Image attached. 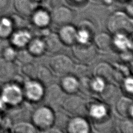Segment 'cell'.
Instances as JSON below:
<instances>
[{
	"label": "cell",
	"mask_w": 133,
	"mask_h": 133,
	"mask_svg": "<svg viewBox=\"0 0 133 133\" xmlns=\"http://www.w3.org/2000/svg\"><path fill=\"white\" fill-rule=\"evenodd\" d=\"M106 28L112 34L119 33L131 34L133 31L132 19L125 11H116L108 17Z\"/></svg>",
	"instance_id": "1"
},
{
	"label": "cell",
	"mask_w": 133,
	"mask_h": 133,
	"mask_svg": "<svg viewBox=\"0 0 133 133\" xmlns=\"http://www.w3.org/2000/svg\"><path fill=\"white\" fill-rule=\"evenodd\" d=\"M0 98L6 106L21 104L24 99L22 85L15 81L6 82L0 89Z\"/></svg>",
	"instance_id": "2"
},
{
	"label": "cell",
	"mask_w": 133,
	"mask_h": 133,
	"mask_svg": "<svg viewBox=\"0 0 133 133\" xmlns=\"http://www.w3.org/2000/svg\"><path fill=\"white\" fill-rule=\"evenodd\" d=\"M31 120L37 130L45 132L55 124V111L46 105L39 107L33 112Z\"/></svg>",
	"instance_id": "3"
},
{
	"label": "cell",
	"mask_w": 133,
	"mask_h": 133,
	"mask_svg": "<svg viewBox=\"0 0 133 133\" xmlns=\"http://www.w3.org/2000/svg\"><path fill=\"white\" fill-rule=\"evenodd\" d=\"M66 95L61 88L59 84H50L45 89L43 100L45 105L51 108L54 111L58 110L66 96Z\"/></svg>",
	"instance_id": "4"
},
{
	"label": "cell",
	"mask_w": 133,
	"mask_h": 133,
	"mask_svg": "<svg viewBox=\"0 0 133 133\" xmlns=\"http://www.w3.org/2000/svg\"><path fill=\"white\" fill-rule=\"evenodd\" d=\"M68 95L61 105L65 112L74 116H83L87 114V102L82 97L76 94Z\"/></svg>",
	"instance_id": "5"
},
{
	"label": "cell",
	"mask_w": 133,
	"mask_h": 133,
	"mask_svg": "<svg viewBox=\"0 0 133 133\" xmlns=\"http://www.w3.org/2000/svg\"><path fill=\"white\" fill-rule=\"evenodd\" d=\"M45 89V86L35 79H29L22 84L24 99L33 103L38 102L43 100Z\"/></svg>",
	"instance_id": "6"
},
{
	"label": "cell",
	"mask_w": 133,
	"mask_h": 133,
	"mask_svg": "<svg viewBox=\"0 0 133 133\" xmlns=\"http://www.w3.org/2000/svg\"><path fill=\"white\" fill-rule=\"evenodd\" d=\"M49 65L55 74L63 76L71 73L74 63L68 56L57 53L50 58Z\"/></svg>",
	"instance_id": "7"
},
{
	"label": "cell",
	"mask_w": 133,
	"mask_h": 133,
	"mask_svg": "<svg viewBox=\"0 0 133 133\" xmlns=\"http://www.w3.org/2000/svg\"><path fill=\"white\" fill-rule=\"evenodd\" d=\"M71 47L72 55L81 63H89L95 59L97 55L96 48L92 43L86 44L75 43Z\"/></svg>",
	"instance_id": "8"
},
{
	"label": "cell",
	"mask_w": 133,
	"mask_h": 133,
	"mask_svg": "<svg viewBox=\"0 0 133 133\" xmlns=\"http://www.w3.org/2000/svg\"><path fill=\"white\" fill-rule=\"evenodd\" d=\"M87 114L92 123L103 121L112 116L108 104L97 100L87 102Z\"/></svg>",
	"instance_id": "9"
},
{
	"label": "cell",
	"mask_w": 133,
	"mask_h": 133,
	"mask_svg": "<svg viewBox=\"0 0 133 133\" xmlns=\"http://www.w3.org/2000/svg\"><path fill=\"white\" fill-rule=\"evenodd\" d=\"M50 14L51 22L60 26L71 24L74 18L73 11L64 5L55 6Z\"/></svg>",
	"instance_id": "10"
},
{
	"label": "cell",
	"mask_w": 133,
	"mask_h": 133,
	"mask_svg": "<svg viewBox=\"0 0 133 133\" xmlns=\"http://www.w3.org/2000/svg\"><path fill=\"white\" fill-rule=\"evenodd\" d=\"M95 33L96 29L91 21L87 19L82 20L77 28L76 43L82 44L91 43Z\"/></svg>",
	"instance_id": "11"
},
{
	"label": "cell",
	"mask_w": 133,
	"mask_h": 133,
	"mask_svg": "<svg viewBox=\"0 0 133 133\" xmlns=\"http://www.w3.org/2000/svg\"><path fill=\"white\" fill-rule=\"evenodd\" d=\"M32 37L31 33L26 28L17 29L12 32L9 37V43L10 45L18 49L26 48Z\"/></svg>",
	"instance_id": "12"
},
{
	"label": "cell",
	"mask_w": 133,
	"mask_h": 133,
	"mask_svg": "<svg viewBox=\"0 0 133 133\" xmlns=\"http://www.w3.org/2000/svg\"><path fill=\"white\" fill-rule=\"evenodd\" d=\"M90 130L89 122L83 116H74L66 125V131L69 133H89Z\"/></svg>",
	"instance_id": "13"
},
{
	"label": "cell",
	"mask_w": 133,
	"mask_h": 133,
	"mask_svg": "<svg viewBox=\"0 0 133 133\" xmlns=\"http://www.w3.org/2000/svg\"><path fill=\"white\" fill-rule=\"evenodd\" d=\"M115 109L119 116L132 119L133 102L132 98L126 96L119 97L115 102Z\"/></svg>",
	"instance_id": "14"
},
{
	"label": "cell",
	"mask_w": 133,
	"mask_h": 133,
	"mask_svg": "<svg viewBox=\"0 0 133 133\" xmlns=\"http://www.w3.org/2000/svg\"><path fill=\"white\" fill-rule=\"evenodd\" d=\"M77 28L71 24L61 26L58 35L64 45L71 46L76 42Z\"/></svg>",
	"instance_id": "15"
},
{
	"label": "cell",
	"mask_w": 133,
	"mask_h": 133,
	"mask_svg": "<svg viewBox=\"0 0 133 133\" xmlns=\"http://www.w3.org/2000/svg\"><path fill=\"white\" fill-rule=\"evenodd\" d=\"M16 11L23 17L31 16L38 8V3L34 0H14Z\"/></svg>",
	"instance_id": "16"
},
{
	"label": "cell",
	"mask_w": 133,
	"mask_h": 133,
	"mask_svg": "<svg viewBox=\"0 0 133 133\" xmlns=\"http://www.w3.org/2000/svg\"><path fill=\"white\" fill-rule=\"evenodd\" d=\"M30 17L33 24L38 29L47 28L51 22L50 14L43 8H38Z\"/></svg>",
	"instance_id": "17"
},
{
	"label": "cell",
	"mask_w": 133,
	"mask_h": 133,
	"mask_svg": "<svg viewBox=\"0 0 133 133\" xmlns=\"http://www.w3.org/2000/svg\"><path fill=\"white\" fill-rule=\"evenodd\" d=\"M129 35L119 33L113 34L112 47H114L119 52L132 50V41Z\"/></svg>",
	"instance_id": "18"
},
{
	"label": "cell",
	"mask_w": 133,
	"mask_h": 133,
	"mask_svg": "<svg viewBox=\"0 0 133 133\" xmlns=\"http://www.w3.org/2000/svg\"><path fill=\"white\" fill-rule=\"evenodd\" d=\"M44 40L46 51L51 54H57L63 48V44L60 39L58 34L54 32H48L42 37Z\"/></svg>",
	"instance_id": "19"
},
{
	"label": "cell",
	"mask_w": 133,
	"mask_h": 133,
	"mask_svg": "<svg viewBox=\"0 0 133 133\" xmlns=\"http://www.w3.org/2000/svg\"><path fill=\"white\" fill-rule=\"evenodd\" d=\"M17 67L14 61H8L0 58V80L5 82L11 81L17 75Z\"/></svg>",
	"instance_id": "20"
},
{
	"label": "cell",
	"mask_w": 133,
	"mask_h": 133,
	"mask_svg": "<svg viewBox=\"0 0 133 133\" xmlns=\"http://www.w3.org/2000/svg\"><path fill=\"white\" fill-rule=\"evenodd\" d=\"M94 76L102 78L106 83H113L114 68L106 62L98 63L94 69Z\"/></svg>",
	"instance_id": "21"
},
{
	"label": "cell",
	"mask_w": 133,
	"mask_h": 133,
	"mask_svg": "<svg viewBox=\"0 0 133 133\" xmlns=\"http://www.w3.org/2000/svg\"><path fill=\"white\" fill-rule=\"evenodd\" d=\"M102 101L108 105L115 103L119 98V91L113 83H107L103 90L98 94Z\"/></svg>",
	"instance_id": "22"
},
{
	"label": "cell",
	"mask_w": 133,
	"mask_h": 133,
	"mask_svg": "<svg viewBox=\"0 0 133 133\" xmlns=\"http://www.w3.org/2000/svg\"><path fill=\"white\" fill-rule=\"evenodd\" d=\"M92 40L96 49L103 52H109L112 47V36L106 32L96 34Z\"/></svg>",
	"instance_id": "23"
},
{
	"label": "cell",
	"mask_w": 133,
	"mask_h": 133,
	"mask_svg": "<svg viewBox=\"0 0 133 133\" xmlns=\"http://www.w3.org/2000/svg\"><path fill=\"white\" fill-rule=\"evenodd\" d=\"M59 85L66 95L76 94L78 90V79L70 74L63 75Z\"/></svg>",
	"instance_id": "24"
},
{
	"label": "cell",
	"mask_w": 133,
	"mask_h": 133,
	"mask_svg": "<svg viewBox=\"0 0 133 133\" xmlns=\"http://www.w3.org/2000/svg\"><path fill=\"white\" fill-rule=\"evenodd\" d=\"M26 48L34 57H41L46 52L43 39L38 37H32L28 43Z\"/></svg>",
	"instance_id": "25"
},
{
	"label": "cell",
	"mask_w": 133,
	"mask_h": 133,
	"mask_svg": "<svg viewBox=\"0 0 133 133\" xmlns=\"http://www.w3.org/2000/svg\"><path fill=\"white\" fill-rule=\"evenodd\" d=\"M14 29V25L10 16L0 17V39L9 38Z\"/></svg>",
	"instance_id": "26"
},
{
	"label": "cell",
	"mask_w": 133,
	"mask_h": 133,
	"mask_svg": "<svg viewBox=\"0 0 133 133\" xmlns=\"http://www.w3.org/2000/svg\"><path fill=\"white\" fill-rule=\"evenodd\" d=\"M36 79L44 86L50 84L53 79L51 71L44 65H39L36 69Z\"/></svg>",
	"instance_id": "27"
},
{
	"label": "cell",
	"mask_w": 133,
	"mask_h": 133,
	"mask_svg": "<svg viewBox=\"0 0 133 133\" xmlns=\"http://www.w3.org/2000/svg\"><path fill=\"white\" fill-rule=\"evenodd\" d=\"M11 131L16 133H35L37 131V130L32 123L22 121L12 126Z\"/></svg>",
	"instance_id": "28"
},
{
	"label": "cell",
	"mask_w": 133,
	"mask_h": 133,
	"mask_svg": "<svg viewBox=\"0 0 133 133\" xmlns=\"http://www.w3.org/2000/svg\"><path fill=\"white\" fill-rule=\"evenodd\" d=\"M94 129L98 132H109L114 127V120L112 116L103 121L92 123Z\"/></svg>",
	"instance_id": "29"
},
{
	"label": "cell",
	"mask_w": 133,
	"mask_h": 133,
	"mask_svg": "<svg viewBox=\"0 0 133 133\" xmlns=\"http://www.w3.org/2000/svg\"><path fill=\"white\" fill-rule=\"evenodd\" d=\"M91 77L88 75L78 78V90L84 95L92 96L95 93L91 87Z\"/></svg>",
	"instance_id": "30"
},
{
	"label": "cell",
	"mask_w": 133,
	"mask_h": 133,
	"mask_svg": "<svg viewBox=\"0 0 133 133\" xmlns=\"http://www.w3.org/2000/svg\"><path fill=\"white\" fill-rule=\"evenodd\" d=\"M33 58L34 57L30 54L26 48L19 49V50L17 51L16 60L23 64L32 62Z\"/></svg>",
	"instance_id": "31"
},
{
	"label": "cell",
	"mask_w": 133,
	"mask_h": 133,
	"mask_svg": "<svg viewBox=\"0 0 133 133\" xmlns=\"http://www.w3.org/2000/svg\"><path fill=\"white\" fill-rule=\"evenodd\" d=\"M17 51L11 45H7L1 52L2 58L6 61L13 62L16 59Z\"/></svg>",
	"instance_id": "32"
},
{
	"label": "cell",
	"mask_w": 133,
	"mask_h": 133,
	"mask_svg": "<svg viewBox=\"0 0 133 133\" xmlns=\"http://www.w3.org/2000/svg\"><path fill=\"white\" fill-rule=\"evenodd\" d=\"M88 67L87 64L79 62L78 64H74L71 73L78 79L88 75Z\"/></svg>",
	"instance_id": "33"
},
{
	"label": "cell",
	"mask_w": 133,
	"mask_h": 133,
	"mask_svg": "<svg viewBox=\"0 0 133 133\" xmlns=\"http://www.w3.org/2000/svg\"><path fill=\"white\" fill-rule=\"evenodd\" d=\"M106 82L101 78L94 76V77L91 78V87L94 93L99 94L104 88Z\"/></svg>",
	"instance_id": "34"
},
{
	"label": "cell",
	"mask_w": 133,
	"mask_h": 133,
	"mask_svg": "<svg viewBox=\"0 0 133 133\" xmlns=\"http://www.w3.org/2000/svg\"><path fill=\"white\" fill-rule=\"evenodd\" d=\"M118 129L122 133H132L133 123L132 119L130 118H125L121 120L118 126Z\"/></svg>",
	"instance_id": "35"
},
{
	"label": "cell",
	"mask_w": 133,
	"mask_h": 133,
	"mask_svg": "<svg viewBox=\"0 0 133 133\" xmlns=\"http://www.w3.org/2000/svg\"><path fill=\"white\" fill-rule=\"evenodd\" d=\"M36 69L37 68L32 62L28 63L23 64L21 68V72L29 79H36Z\"/></svg>",
	"instance_id": "36"
},
{
	"label": "cell",
	"mask_w": 133,
	"mask_h": 133,
	"mask_svg": "<svg viewBox=\"0 0 133 133\" xmlns=\"http://www.w3.org/2000/svg\"><path fill=\"white\" fill-rule=\"evenodd\" d=\"M123 90L128 96L131 97L133 93V79L131 75L126 76L121 83Z\"/></svg>",
	"instance_id": "37"
},
{
	"label": "cell",
	"mask_w": 133,
	"mask_h": 133,
	"mask_svg": "<svg viewBox=\"0 0 133 133\" xmlns=\"http://www.w3.org/2000/svg\"><path fill=\"white\" fill-rule=\"evenodd\" d=\"M14 25L15 29L17 28V29L20 28H26V23L25 20L23 18V16H21L20 15H12L10 16Z\"/></svg>",
	"instance_id": "38"
},
{
	"label": "cell",
	"mask_w": 133,
	"mask_h": 133,
	"mask_svg": "<svg viewBox=\"0 0 133 133\" xmlns=\"http://www.w3.org/2000/svg\"><path fill=\"white\" fill-rule=\"evenodd\" d=\"M120 59L125 62H132V50H126L119 52Z\"/></svg>",
	"instance_id": "39"
},
{
	"label": "cell",
	"mask_w": 133,
	"mask_h": 133,
	"mask_svg": "<svg viewBox=\"0 0 133 133\" xmlns=\"http://www.w3.org/2000/svg\"><path fill=\"white\" fill-rule=\"evenodd\" d=\"M125 12L130 17H132L133 15V7L132 3H128L125 7Z\"/></svg>",
	"instance_id": "40"
},
{
	"label": "cell",
	"mask_w": 133,
	"mask_h": 133,
	"mask_svg": "<svg viewBox=\"0 0 133 133\" xmlns=\"http://www.w3.org/2000/svg\"><path fill=\"white\" fill-rule=\"evenodd\" d=\"M9 4V0H0V10L5 9Z\"/></svg>",
	"instance_id": "41"
},
{
	"label": "cell",
	"mask_w": 133,
	"mask_h": 133,
	"mask_svg": "<svg viewBox=\"0 0 133 133\" xmlns=\"http://www.w3.org/2000/svg\"><path fill=\"white\" fill-rule=\"evenodd\" d=\"M72 2L76 4H80L83 3L85 0H71Z\"/></svg>",
	"instance_id": "42"
},
{
	"label": "cell",
	"mask_w": 133,
	"mask_h": 133,
	"mask_svg": "<svg viewBox=\"0 0 133 133\" xmlns=\"http://www.w3.org/2000/svg\"><path fill=\"white\" fill-rule=\"evenodd\" d=\"M3 117H2V114H1V111H0V125H1V123L3 120Z\"/></svg>",
	"instance_id": "43"
},
{
	"label": "cell",
	"mask_w": 133,
	"mask_h": 133,
	"mask_svg": "<svg viewBox=\"0 0 133 133\" xmlns=\"http://www.w3.org/2000/svg\"><path fill=\"white\" fill-rule=\"evenodd\" d=\"M35 1H36V2H38V3L40 2H41V1H44V0H34Z\"/></svg>",
	"instance_id": "44"
},
{
	"label": "cell",
	"mask_w": 133,
	"mask_h": 133,
	"mask_svg": "<svg viewBox=\"0 0 133 133\" xmlns=\"http://www.w3.org/2000/svg\"><path fill=\"white\" fill-rule=\"evenodd\" d=\"M94 1H98V2H101L103 1V0H94Z\"/></svg>",
	"instance_id": "45"
},
{
	"label": "cell",
	"mask_w": 133,
	"mask_h": 133,
	"mask_svg": "<svg viewBox=\"0 0 133 133\" xmlns=\"http://www.w3.org/2000/svg\"><path fill=\"white\" fill-rule=\"evenodd\" d=\"M120 1H126V0H119Z\"/></svg>",
	"instance_id": "46"
}]
</instances>
